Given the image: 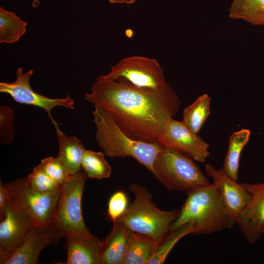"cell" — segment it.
<instances>
[{
    "label": "cell",
    "instance_id": "cell-10",
    "mask_svg": "<svg viewBox=\"0 0 264 264\" xmlns=\"http://www.w3.org/2000/svg\"><path fill=\"white\" fill-rule=\"evenodd\" d=\"M34 71L29 69L23 72L22 66L16 71V79L12 83H0V92L10 95L16 102L41 108L48 114L54 126L58 124L51 114L56 107H62L73 110L74 101L68 94L65 98H50L35 91L31 87L30 80Z\"/></svg>",
    "mask_w": 264,
    "mask_h": 264
},
{
    "label": "cell",
    "instance_id": "cell-2",
    "mask_svg": "<svg viewBox=\"0 0 264 264\" xmlns=\"http://www.w3.org/2000/svg\"><path fill=\"white\" fill-rule=\"evenodd\" d=\"M187 198L177 219L169 231L187 223L193 226L192 234L208 235L228 228V217L220 191L213 183L186 193Z\"/></svg>",
    "mask_w": 264,
    "mask_h": 264
},
{
    "label": "cell",
    "instance_id": "cell-19",
    "mask_svg": "<svg viewBox=\"0 0 264 264\" xmlns=\"http://www.w3.org/2000/svg\"><path fill=\"white\" fill-rule=\"evenodd\" d=\"M250 131L242 129L230 136L227 152L224 158L222 170L232 179L237 181L241 153L249 141Z\"/></svg>",
    "mask_w": 264,
    "mask_h": 264
},
{
    "label": "cell",
    "instance_id": "cell-4",
    "mask_svg": "<svg viewBox=\"0 0 264 264\" xmlns=\"http://www.w3.org/2000/svg\"><path fill=\"white\" fill-rule=\"evenodd\" d=\"M129 189L134 195L133 201L116 221L123 223L133 232L150 237L158 243L168 232L180 210L164 211L158 208L153 202L151 193L138 184L131 183Z\"/></svg>",
    "mask_w": 264,
    "mask_h": 264
},
{
    "label": "cell",
    "instance_id": "cell-29",
    "mask_svg": "<svg viewBox=\"0 0 264 264\" xmlns=\"http://www.w3.org/2000/svg\"><path fill=\"white\" fill-rule=\"evenodd\" d=\"M7 195V191L2 184L0 183V219H1L4 214L5 202Z\"/></svg>",
    "mask_w": 264,
    "mask_h": 264
},
{
    "label": "cell",
    "instance_id": "cell-11",
    "mask_svg": "<svg viewBox=\"0 0 264 264\" xmlns=\"http://www.w3.org/2000/svg\"><path fill=\"white\" fill-rule=\"evenodd\" d=\"M158 142L200 162H204L210 154L207 143L189 129L182 121L173 118L165 125Z\"/></svg>",
    "mask_w": 264,
    "mask_h": 264
},
{
    "label": "cell",
    "instance_id": "cell-9",
    "mask_svg": "<svg viewBox=\"0 0 264 264\" xmlns=\"http://www.w3.org/2000/svg\"><path fill=\"white\" fill-rule=\"evenodd\" d=\"M2 185L27 213L35 226L50 225L62 189L53 194L40 193L31 186L27 177Z\"/></svg>",
    "mask_w": 264,
    "mask_h": 264
},
{
    "label": "cell",
    "instance_id": "cell-30",
    "mask_svg": "<svg viewBox=\"0 0 264 264\" xmlns=\"http://www.w3.org/2000/svg\"><path fill=\"white\" fill-rule=\"evenodd\" d=\"M112 3H125L131 4L134 2L136 0H108Z\"/></svg>",
    "mask_w": 264,
    "mask_h": 264
},
{
    "label": "cell",
    "instance_id": "cell-1",
    "mask_svg": "<svg viewBox=\"0 0 264 264\" xmlns=\"http://www.w3.org/2000/svg\"><path fill=\"white\" fill-rule=\"evenodd\" d=\"M85 99L106 110L132 138L157 142L168 122L178 112L180 101L173 89L154 92L98 76Z\"/></svg>",
    "mask_w": 264,
    "mask_h": 264
},
{
    "label": "cell",
    "instance_id": "cell-7",
    "mask_svg": "<svg viewBox=\"0 0 264 264\" xmlns=\"http://www.w3.org/2000/svg\"><path fill=\"white\" fill-rule=\"evenodd\" d=\"M105 76L146 90L165 92L173 89L166 81L163 70L157 61L145 57L135 56L123 59Z\"/></svg>",
    "mask_w": 264,
    "mask_h": 264
},
{
    "label": "cell",
    "instance_id": "cell-32",
    "mask_svg": "<svg viewBox=\"0 0 264 264\" xmlns=\"http://www.w3.org/2000/svg\"><path fill=\"white\" fill-rule=\"evenodd\" d=\"M262 235L264 234V226L263 228L262 229Z\"/></svg>",
    "mask_w": 264,
    "mask_h": 264
},
{
    "label": "cell",
    "instance_id": "cell-25",
    "mask_svg": "<svg viewBox=\"0 0 264 264\" xmlns=\"http://www.w3.org/2000/svg\"><path fill=\"white\" fill-rule=\"evenodd\" d=\"M31 186L35 190L44 194H53L60 191L63 185L52 179L38 164L27 176Z\"/></svg>",
    "mask_w": 264,
    "mask_h": 264
},
{
    "label": "cell",
    "instance_id": "cell-22",
    "mask_svg": "<svg viewBox=\"0 0 264 264\" xmlns=\"http://www.w3.org/2000/svg\"><path fill=\"white\" fill-rule=\"evenodd\" d=\"M27 24L14 12L0 7V43L14 44L26 32Z\"/></svg>",
    "mask_w": 264,
    "mask_h": 264
},
{
    "label": "cell",
    "instance_id": "cell-28",
    "mask_svg": "<svg viewBox=\"0 0 264 264\" xmlns=\"http://www.w3.org/2000/svg\"><path fill=\"white\" fill-rule=\"evenodd\" d=\"M128 206V199L126 194L121 190L115 192L109 200L108 217L114 223L124 213Z\"/></svg>",
    "mask_w": 264,
    "mask_h": 264
},
{
    "label": "cell",
    "instance_id": "cell-17",
    "mask_svg": "<svg viewBox=\"0 0 264 264\" xmlns=\"http://www.w3.org/2000/svg\"><path fill=\"white\" fill-rule=\"evenodd\" d=\"M130 229L122 223L115 221L103 242L102 264H123Z\"/></svg>",
    "mask_w": 264,
    "mask_h": 264
},
{
    "label": "cell",
    "instance_id": "cell-26",
    "mask_svg": "<svg viewBox=\"0 0 264 264\" xmlns=\"http://www.w3.org/2000/svg\"><path fill=\"white\" fill-rule=\"evenodd\" d=\"M15 112L7 105L0 106V144L1 146L11 144L15 133Z\"/></svg>",
    "mask_w": 264,
    "mask_h": 264
},
{
    "label": "cell",
    "instance_id": "cell-16",
    "mask_svg": "<svg viewBox=\"0 0 264 264\" xmlns=\"http://www.w3.org/2000/svg\"><path fill=\"white\" fill-rule=\"evenodd\" d=\"M58 140L57 157L64 164L68 175H73L81 169V162L86 150L81 141L75 136H68L54 125Z\"/></svg>",
    "mask_w": 264,
    "mask_h": 264
},
{
    "label": "cell",
    "instance_id": "cell-24",
    "mask_svg": "<svg viewBox=\"0 0 264 264\" xmlns=\"http://www.w3.org/2000/svg\"><path fill=\"white\" fill-rule=\"evenodd\" d=\"M81 169L89 178H108L111 172V167L103 153L86 149L83 156Z\"/></svg>",
    "mask_w": 264,
    "mask_h": 264
},
{
    "label": "cell",
    "instance_id": "cell-13",
    "mask_svg": "<svg viewBox=\"0 0 264 264\" xmlns=\"http://www.w3.org/2000/svg\"><path fill=\"white\" fill-rule=\"evenodd\" d=\"M250 196L246 206L239 215L237 223L245 239L255 244L264 226V182L242 183Z\"/></svg>",
    "mask_w": 264,
    "mask_h": 264
},
{
    "label": "cell",
    "instance_id": "cell-18",
    "mask_svg": "<svg viewBox=\"0 0 264 264\" xmlns=\"http://www.w3.org/2000/svg\"><path fill=\"white\" fill-rule=\"evenodd\" d=\"M156 245L150 237L132 232L128 241L123 264H148Z\"/></svg>",
    "mask_w": 264,
    "mask_h": 264
},
{
    "label": "cell",
    "instance_id": "cell-3",
    "mask_svg": "<svg viewBox=\"0 0 264 264\" xmlns=\"http://www.w3.org/2000/svg\"><path fill=\"white\" fill-rule=\"evenodd\" d=\"M92 115L96 128L95 140L106 155L132 157L154 174V163L162 145L132 138L121 129L106 110L99 106H94Z\"/></svg>",
    "mask_w": 264,
    "mask_h": 264
},
{
    "label": "cell",
    "instance_id": "cell-23",
    "mask_svg": "<svg viewBox=\"0 0 264 264\" xmlns=\"http://www.w3.org/2000/svg\"><path fill=\"white\" fill-rule=\"evenodd\" d=\"M193 232V226L190 223L184 224L175 229L169 231L157 243L155 251L148 264H163L178 241L186 235L192 234Z\"/></svg>",
    "mask_w": 264,
    "mask_h": 264
},
{
    "label": "cell",
    "instance_id": "cell-20",
    "mask_svg": "<svg viewBox=\"0 0 264 264\" xmlns=\"http://www.w3.org/2000/svg\"><path fill=\"white\" fill-rule=\"evenodd\" d=\"M229 17L255 25H264V0H233Z\"/></svg>",
    "mask_w": 264,
    "mask_h": 264
},
{
    "label": "cell",
    "instance_id": "cell-31",
    "mask_svg": "<svg viewBox=\"0 0 264 264\" xmlns=\"http://www.w3.org/2000/svg\"><path fill=\"white\" fill-rule=\"evenodd\" d=\"M40 5L39 0H32V6L33 8H36Z\"/></svg>",
    "mask_w": 264,
    "mask_h": 264
},
{
    "label": "cell",
    "instance_id": "cell-21",
    "mask_svg": "<svg viewBox=\"0 0 264 264\" xmlns=\"http://www.w3.org/2000/svg\"><path fill=\"white\" fill-rule=\"evenodd\" d=\"M211 97L206 93L199 96L183 111L182 122L192 132L198 134L211 113Z\"/></svg>",
    "mask_w": 264,
    "mask_h": 264
},
{
    "label": "cell",
    "instance_id": "cell-6",
    "mask_svg": "<svg viewBox=\"0 0 264 264\" xmlns=\"http://www.w3.org/2000/svg\"><path fill=\"white\" fill-rule=\"evenodd\" d=\"M88 178L81 169L68 175L61 192L50 225L61 238L72 235H93L87 227L82 213L81 201Z\"/></svg>",
    "mask_w": 264,
    "mask_h": 264
},
{
    "label": "cell",
    "instance_id": "cell-12",
    "mask_svg": "<svg viewBox=\"0 0 264 264\" xmlns=\"http://www.w3.org/2000/svg\"><path fill=\"white\" fill-rule=\"evenodd\" d=\"M207 175L219 188L228 217V228L237 223L238 217L248 203L250 196L242 183H239L221 169H216L211 164L205 166Z\"/></svg>",
    "mask_w": 264,
    "mask_h": 264
},
{
    "label": "cell",
    "instance_id": "cell-15",
    "mask_svg": "<svg viewBox=\"0 0 264 264\" xmlns=\"http://www.w3.org/2000/svg\"><path fill=\"white\" fill-rule=\"evenodd\" d=\"M66 238V264H102L103 242L93 235H72Z\"/></svg>",
    "mask_w": 264,
    "mask_h": 264
},
{
    "label": "cell",
    "instance_id": "cell-27",
    "mask_svg": "<svg viewBox=\"0 0 264 264\" xmlns=\"http://www.w3.org/2000/svg\"><path fill=\"white\" fill-rule=\"evenodd\" d=\"M39 164L48 176L60 184L63 185L68 176L64 164L57 157H45Z\"/></svg>",
    "mask_w": 264,
    "mask_h": 264
},
{
    "label": "cell",
    "instance_id": "cell-14",
    "mask_svg": "<svg viewBox=\"0 0 264 264\" xmlns=\"http://www.w3.org/2000/svg\"><path fill=\"white\" fill-rule=\"evenodd\" d=\"M60 239L50 225L34 226L22 245L3 264H36L42 250L57 243Z\"/></svg>",
    "mask_w": 264,
    "mask_h": 264
},
{
    "label": "cell",
    "instance_id": "cell-8",
    "mask_svg": "<svg viewBox=\"0 0 264 264\" xmlns=\"http://www.w3.org/2000/svg\"><path fill=\"white\" fill-rule=\"evenodd\" d=\"M0 219V264H3L22 245L35 225L8 191L4 214Z\"/></svg>",
    "mask_w": 264,
    "mask_h": 264
},
{
    "label": "cell",
    "instance_id": "cell-5",
    "mask_svg": "<svg viewBox=\"0 0 264 264\" xmlns=\"http://www.w3.org/2000/svg\"><path fill=\"white\" fill-rule=\"evenodd\" d=\"M191 157L164 146L155 160L154 175L169 191L187 192L210 183Z\"/></svg>",
    "mask_w": 264,
    "mask_h": 264
}]
</instances>
